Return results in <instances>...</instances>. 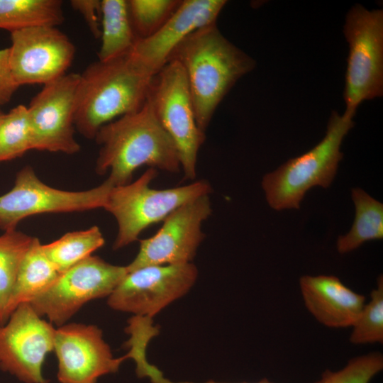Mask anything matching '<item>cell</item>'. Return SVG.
I'll use <instances>...</instances> for the list:
<instances>
[{
    "label": "cell",
    "instance_id": "23",
    "mask_svg": "<svg viewBox=\"0 0 383 383\" xmlns=\"http://www.w3.org/2000/svg\"><path fill=\"white\" fill-rule=\"evenodd\" d=\"M33 238L16 229L0 235V325L6 322V310L18 272Z\"/></svg>",
    "mask_w": 383,
    "mask_h": 383
},
{
    "label": "cell",
    "instance_id": "19",
    "mask_svg": "<svg viewBox=\"0 0 383 383\" xmlns=\"http://www.w3.org/2000/svg\"><path fill=\"white\" fill-rule=\"evenodd\" d=\"M100 38L99 61L111 60L132 50L138 38L131 22L127 1H101Z\"/></svg>",
    "mask_w": 383,
    "mask_h": 383
},
{
    "label": "cell",
    "instance_id": "8",
    "mask_svg": "<svg viewBox=\"0 0 383 383\" xmlns=\"http://www.w3.org/2000/svg\"><path fill=\"white\" fill-rule=\"evenodd\" d=\"M127 273L126 266L90 255L61 273L29 304L40 316L61 326L88 301L109 296Z\"/></svg>",
    "mask_w": 383,
    "mask_h": 383
},
{
    "label": "cell",
    "instance_id": "15",
    "mask_svg": "<svg viewBox=\"0 0 383 383\" xmlns=\"http://www.w3.org/2000/svg\"><path fill=\"white\" fill-rule=\"evenodd\" d=\"M60 383H96L118 371L126 356L115 358L100 328L82 323L64 324L55 329L54 348Z\"/></svg>",
    "mask_w": 383,
    "mask_h": 383
},
{
    "label": "cell",
    "instance_id": "7",
    "mask_svg": "<svg viewBox=\"0 0 383 383\" xmlns=\"http://www.w3.org/2000/svg\"><path fill=\"white\" fill-rule=\"evenodd\" d=\"M147 99L176 146L184 178L194 180L205 133L197 126L187 81L178 62H167L154 75Z\"/></svg>",
    "mask_w": 383,
    "mask_h": 383
},
{
    "label": "cell",
    "instance_id": "4",
    "mask_svg": "<svg viewBox=\"0 0 383 383\" xmlns=\"http://www.w3.org/2000/svg\"><path fill=\"white\" fill-rule=\"evenodd\" d=\"M353 118L345 113L340 116L333 111L326 135L317 145L264 176L262 187L272 209H299L311 188L330 187L343 157L340 151L342 142L354 126Z\"/></svg>",
    "mask_w": 383,
    "mask_h": 383
},
{
    "label": "cell",
    "instance_id": "5",
    "mask_svg": "<svg viewBox=\"0 0 383 383\" xmlns=\"http://www.w3.org/2000/svg\"><path fill=\"white\" fill-rule=\"evenodd\" d=\"M157 174V170L148 168L133 182L113 187L110 190L103 209L114 216L118 224L114 250L134 242L144 229L164 221L184 204L211 192L210 184L205 180L155 189L150 184Z\"/></svg>",
    "mask_w": 383,
    "mask_h": 383
},
{
    "label": "cell",
    "instance_id": "3",
    "mask_svg": "<svg viewBox=\"0 0 383 383\" xmlns=\"http://www.w3.org/2000/svg\"><path fill=\"white\" fill-rule=\"evenodd\" d=\"M79 74L74 127L92 139L103 126L144 104L155 73L130 52L94 62Z\"/></svg>",
    "mask_w": 383,
    "mask_h": 383
},
{
    "label": "cell",
    "instance_id": "9",
    "mask_svg": "<svg viewBox=\"0 0 383 383\" xmlns=\"http://www.w3.org/2000/svg\"><path fill=\"white\" fill-rule=\"evenodd\" d=\"M113 187L106 179L86 191L60 190L41 182L31 167H24L18 172L13 188L0 196V228L14 230L23 218L36 214L104 208Z\"/></svg>",
    "mask_w": 383,
    "mask_h": 383
},
{
    "label": "cell",
    "instance_id": "10",
    "mask_svg": "<svg viewBox=\"0 0 383 383\" xmlns=\"http://www.w3.org/2000/svg\"><path fill=\"white\" fill-rule=\"evenodd\" d=\"M198 277L192 262L150 265L129 272L108 296L113 309L152 318L185 295Z\"/></svg>",
    "mask_w": 383,
    "mask_h": 383
},
{
    "label": "cell",
    "instance_id": "16",
    "mask_svg": "<svg viewBox=\"0 0 383 383\" xmlns=\"http://www.w3.org/2000/svg\"><path fill=\"white\" fill-rule=\"evenodd\" d=\"M225 0H182L165 23L152 36L137 39L131 52L155 74L172 51L194 31L216 23Z\"/></svg>",
    "mask_w": 383,
    "mask_h": 383
},
{
    "label": "cell",
    "instance_id": "28",
    "mask_svg": "<svg viewBox=\"0 0 383 383\" xmlns=\"http://www.w3.org/2000/svg\"><path fill=\"white\" fill-rule=\"evenodd\" d=\"M70 5L84 18L90 32L95 38L101 36V1L72 0Z\"/></svg>",
    "mask_w": 383,
    "mask_h": 383
},
{
    "label": "cell",
    "instance_id": "31",
    "mask_svg": "<svg viewBox=\"0 0 383 383\" xmlns=\"http://www.w3.org/2000/svg\"><path fill=\"white\" fill-rule=\"evenodd\" d=\"M4 113L0 111V121H1V118H2V117L4 116Z\"/></svg>",
    "mask_w": 383,
    "mask_h": 383
},
{
    "label": "cell",
    "instance_id": "13",
    "mask_svg": "<svg viewBox=\"0 0 383 383\" xmlns=\"http://www.w3.org/2000/svg\"><path fill=\"white\" fill-rule=\"evenodd\" d=\"M211 212L209 194L176 209L154 235L140 240L137 255L126 266L128 272L150 265L192 262L205 236L202 223Z\"/></svg>",
    "mask_w": 383,
    "mask_h": 383
},
{
    "label": "cell",
    "instance_id": "18",
    "mask_svg": "<svg viewBox=\"0 0 383 383\" xmlns=\"http://www.w3.org/2000/svg\"><path fill=\"white\" fill-rule=\"evenodd\" d=\"M60 273L44 253L38 238H33L18 270L16 279L6 310V319L16 308L29 303L46 291Z\"/></svg>",
    "mask_w": 383,
    "mask_h": 383
},
{
    "label": "cell",
    "instance_id": "21",
    "mask_svg": "<svg viewBox=\"0 0 383 383\" xmlns=\"http://www.w3.org/2000/svg\"><path fill=\"white\" fill-rule=\"evenodd\" d=\"M64 19L60 0H0V28L10 33L37 26L57 27Z\"/></svg>",
    "mask_w": 383,
    "mask_h": 383
},
{
    "label": "cell",
    "instance_id": "20",
    "mask_svg": "<svg viewBox=\"0 0 383 383\" xmlns=\"http://www.w3.org/2000/svg\"><path fill=\"white\" fill-rule=\"evenodd\" d=\"M351 197L355 206V217L350 231L338 238L339 253L358 248L365 242L383 238V204L360 188H353Z\"/></svg>",
    "mask_w": 383,
    "mask_h": 383
},
{
    "label": "cell",
    "instance_id": "27",
    "mask_svg": "<svg viewBox=\"0 0 383 383\" xmlns=\"http://www.w3.org/2000/svg\"><path fill=\"white\" fill-rule=\"evenodd\" d=\"M382 369V354L372 352L352 358L337 372L326 370L316 383H370Z\"/></svg>",
    "mask_w": 383,
    "mask_h": 383
},
{
    "label": "cell",
    "instance_id": "17",
    "mask_svg": "<svg viewBox=\"0 0 383 383\" xmlns=\"http://www.w3.org/2000/svg\"><path fill=\"white\" fill-rule=\"evenodd\" d=\"M299 287L306 308L321 324L352 327L365 304V296L333 275L302 276Z\"/></svg>",
    "mask_w": 383,
    "mask_h": 383
},
{
    "label": "cell",
    "instance_id": "6",
    "mask_svg": "<svg viewBox=\"0 0 383 383\" xmlns=\"http://www.w3.org/2000/svg\"><path fill=\"white\" fill-rule=\"evenodd\" d=\"M344 34L349 45L344 113L354 117L360 104L383 93V11L356 4L348 11Z\"/></svg>",
    "mask_w": 383,
    "mask_h": 383
},
{
    "label": "cell",
    "instance_id": "2",
    "mask_svg": "<svg viewBox=\"0 0 383 383\" xmlns=\"http://www.w3.org/2000/svg\"><path fill=\"white\" fill-rule=\"evenodd\" d=\"M95 139L100 145L96 171L109 172L106 179L113 187L130 183L143 165L171 173L181 169L176 146L147 99L138 110L103 126Z\"/></svg>",
    "mask_w": 383,
    "mask_h": 383
},
{
    "label": "cell",
    "instance_id": "26",
    "mask_svg": "<svg viewBox=\"0 0 383 383\" xmlns=\"http://www.w3.org/2000/svg\"><path fill=\"white\" fill-rule=\"evenodd\" d=\"M350 341L356 345L383 342V277L377 278V287L370 294V300L363 306L353 325Z\"/></svg>",
    "mask_w": 383,
    "mask_h": 383
},
{
    "label": "cell",
    "instance_id": "1",
    "mask_svg": "<svg viewBox=\"0 0 383 383\" xmlns=\"http://www.w3.org/2000/svg\"><path fill=\"white\" fill-rule=\"evenodd\" d=\"M169 61L178 62L184 70L196 122L204 133L218 104L255 65L222 35L216 23L187 36L172 51Z\"/></svg>",
    "mask_w": 383,
    "mask_h": 383
},
{
    "label": "cell",
    "instance_id": "30",
    "mask_svg": "<svg viewBox=\"0 0 383 383\" xmlns=\"http://www.w3.org/2000/svg\"><path fill=\"white\" fill-rule=\"evenodd\" d=\"M150 381L152 383H228V382H215L212 380H209L204 382H172L167 379H166L164 376L162 372L159 370L155 372L152 377H150ZM240 383H250V382H240ZM252 383H273L272 382H270L267 379H262L257 382H252Z\"/></svg>",
    "mask_w": 383,
    "mask_h": 383
},
{
    "label": "cell",
    "instance_id": "11",
    "mask_svg": "<svg viewBox=\"0 0 383 383\" xmlns=\"http://www.w3.org/2000/svg\"><path fill=\"white\" fill-rule=\"evenodd\" d=\"M80 74H65L50 82L27 106L32 150L74 154V116Z\"/></svg>",
    "mask_w": 383,
    "mask_h": 383
},
{
    "label": "cell",
    "instance_id": "25",
    "mask_svg": "<svg viewBox=\"0 0 383 383\" xmlns=\"http://www.w3.org/2000/svg\"><path fill=\"white\" fill-rule=\"evenodd\" d=\"M182 0H128V9L138 39L154 35L169 19Z\"/></svg>",
    "mask_w": 383,
    "mask_h": 383
},
{
    "label": "cell",
    "instance_id": "14",
    "mask_svg": "<svg viewBox=\"0 0 383 383\" xmlns=\"http://www.w3.org/2000/svg\"><path fill=\"white\" fill-rule=\"evenodd\" d=\"M9 48L11 73L20 87L46 84L65 74L75 48L56 26H37L11 33Z\"/></svg>",
    "mask_w": 383,
    "mask_h": 383
},
{
    "label": "cell",
    "instance_id": "12",
    "mask_svg": "<svg viewBox=\"0 0 383 383\" xmlns=\"http://www.w3.org/2000/svg\"><path fill=\"white\" fill-rule=\"evenodd\" d=\"M55 333L29 303L18 305L0 325V369L25 383H48L42 369L53 350Z\"/></svg>",
    "mask_w": 383,
    "mask_h": 383
},
{
    "label": "cell",
    "instance_id": "22",
    "mask_svg": "<svg viewBox=\"0 0 383 383\" xmlns=\"http://www.w3.org/2000/svg\"><path fill=\"white\" fill-rule=\"evenodd\" d=\"M104 238L97 226L79 231L70 232L58 240L42 245L48 258L61 274L100 248Z\"/></svg>",
    "mask_w": 383,
    "mask_h": 383
},
{
    "label": "cell",
    "instance_id": "29",
    "mask_svg": "<svg viewBox=\"0 0 383 383\" xmlns=\"http://www.w3.org/2000/svg\"><path fill=\"white\" fill-rule=\"evenodd\" d=\"M18 87L11 73L9 48L0 49V106L10 101Z\"/></svg>",
    "mask_w": 383,
    "mask_h": 383
},
{
    "label": "cell",
    "instance_id": "24",
    "mask_svg": "<svg viewBox=\"0 0 383 383\" xmlns=\"http://www.w3.org/2000/svg\"><path fill=\"white\" fill-rule=\"evenodd\" d=\"M32 150L27 106L18 105L0 121V162L21 157Z\"/></svg>",
    "mask_w": 383,
    "mask_h": 383
}]
</instances>
